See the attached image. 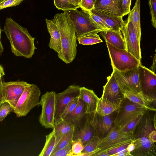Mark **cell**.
I'll return each mask as SVG.
<instances>
[{
	"instance_id": "1",
	"label": "cell",
	"mask_w": 156,
	"mask_h": 156,
	"mask_svg": "<svg viewBox=\"0 0 156 156\" xmlns=\"http://www.w3.org/2000/svg\"><path fill=\"white\" fill-rule=\"evenodd\" d=\"M3 31L5 33L11 46L12 52L17 56L30 58L36 49L35 38L27 29L21 26L11 17L6 19Z\"/></svg>"
},
{
	"instance_id": "2",
	"label": "cell",
	"mask_w": 156,
	"mask_h": 156,
	"mask_svg": "<svg viewBox=\"0 0 156 156\" xmlns=\"http://www.w3.org/2000/svg\"><path fill=\"white\" fill-rule=\"evenodd\" d=\"M61 37L62 53L58 58L66 64L73 61L77 53V38L73 23L66 11L54 16Z\"/></svg>"
},
{
	"instance_id": "3",
	"label": "cell",
	"mask_w": 156,
	"mask_h": 156,
	"mask_svg": "<svg viewBox=\"0 0 156 156\" xmlns=\"http://www.w3.org/2000/svg\"><path fill=\"white\" fill-rule=\"evenodd\" d=\"M146 112L133 134L132 142L134 144L135 148L130 153L132 156H156L155 143L152 142L149 138L150 133L156 129L152 118Z\"/></svg>"
},
{
	"instance_id": "4",
	"label": "cell",
	"mask_w": 156,
	"mask_h": 156,
	"mask_svg": "<svg viewBox=\"0 0 156 156\" xmlns=\"http://www.w3.org/2000/svg\"><path fill=\"white\" fill-rule=\"evenodd\" d=\"M66 11L73 23L77 40L82 36L103 31L95 23L87 11L76 9Z\"/></svg>"
},
{
	"instance_id": "5",
	"label": "cell",
	"mask_w": 156,
	"mask_h": 156,
	"mask_svg": "<svg viewBox=\"0 0 156 156\" xmlns=\"http://www.w3.org/2000/svg\"><path fill=\"white\" fill-rule=\"evenodd\" d=\"M41 94L37 86L30 84L24 90L14 108L13 112L16 117L26 115L32 109L39 105Z\"/></svg>"
},
{
	"instance_id": "6",
	"label": "cell",
	"mask_w": 156,
	"mask_h": 156,
	"mask_svg": "<svg viewBox=\"0 0 156 156\" xmlns=\"http://www.w3.org/2000/svg\"><path fill=\"white\" fill-rule=\"evenodd\" d=\"M106 44L112 68L124 71L141 64V62L126 50L118 49L108 42Z\"/></svg>"
},
{
	"instance_id": "7",
	"label": "cell",
	"mask_w": 156,
	"mask_h": 156,
	"mask_svg": "<svg viewBox=\"0 0 156 156\" xmlns=\"http://www.w3.org/2000/svg\"><path fill=\"white\" fill-rule=\"evenodd\" d=\"M56 94L54 91H47L42 96L39 102V105L42 108L39 122L46 128L53 129L55 127Z\"/></svg>"
},
{
	"instance_id": "8",
	"label": "cell",
	"mask_w": 156,
	"mask_h": 156,
	"mask_svg": "<svg viewBox=\"0 0 156 156\" xmlns=\"http://www.w3.org/2000/svg\"><path fill=\"white\" fill-rule=\"evenodd\" d=\"M123 100L120 107L114 119V125L118 130L124 127L128 122L141 113H145L147 109L127 99Z\"/></svg>"
},
{
	"instance_id": "9",
	"label": "cell",
	"mask_w": 156,
	"mask_h": 156,
	"mask_svg": "<svg viewBox=\"0 0 156 156\" xmlns=\"http://www.w3.org/2000/svg\"><path fill=\"white\" fill-rule=\"evenodd\" d=\"M113 71L122 93L126 90L137 93H142L140 85L138 66L124 71L113 68Z\"/></svg>"
},
{
	"instance_id": "10",
	"label": "cell",
	"mask_w": 156,
	"mask_h": 156,
	"mask_svg": "<svg viewBox=\"0 0 156 156\" xmlns=\"http://www.w3.org/2000/svg\"><path fill=\"white\" fill-rule=\"evenodd\" d=\"M120 30L124 40L126 50L141 62L140 41L131 22L128 18L124 21Z\"/></svg>"
},
{
	"instance_id": "11",
	"label": "cell",
	"mask_w": 156,
	"mask_h": 156,
	"mask_svg": "<svg viewBox=\"0 0 156 156\" xmlns=\"http://www.w3.org/2000/svg\"><path fill=\"white\" fill-rule=\"evenodd\" d=\"M90 122L93 128L95 136L100 140L105 137L113 128L114 119L112 114L101 116L96 112L88 114Z\"/></svg>"
},
{
	"instance_id": "12",
	"label": "cell",
	"mask_w": 156,
	"mask_h": 156,
	"mask_svg": "<svg viewBox=\"0 0 156 156\" xmlns=\"http://www.w3.org/2000/svg\"><path fill=\"white\" fill-rule=\"evenodd\" d=\"M133 134L121 133L114 125L106 136L100 140L98 146L100 151H104L126 143H131Z\"/></svg>"
},
{
	"instance_id": "13",
	"label": "cell",
	"mask_w": 156,
	"mask_h": 156,
	"mask_svg": "<svg viewBox=\"0 0 156 156\" xmlns=\"http://www.w3.org/2000/svg\"><path fill=\"white\" fill-rule=\"evenodd\" d=\"M29 84L23 81L3 82L2 89L4 99L13 109L24 90Z\"/></svg>"
},
{
	"instance_id": "14",
	"label": "cell",
	"mask_w": 156,
	"mask_h": 156,
	"mask_svg": "<svg viewBox=\"0 0 156 156\" xmlns=\"http://www.w3.org/2000/svg\"><path fill=\"white\" fill-rule=\"evenodd\" d=\"M140 89L142 93L156 98V75L141 64L138 66Z\"/></svg>"
},
{
	"instance_id": "15",
	"label": "cell",
	"mask_w": 156,
	"mask_h": 156,
	"mask_svg": "<svg viewBox=\"0 0 156 156\" xmlns=\"http://www.w3.org/2000/svg\"><path fill=\"white\" fill-rule=\"evenodd\" d=\"M80 88L79 86L72 85L63 92L56 94L55 125L62 120L61 116L64 109L71 101L79 96Z\"/></svg>"
},
{
	"instance_id": "16",
	"label": "cell",
	"mask_w": 156,
	"mask_h": 156,
	"mask_svg": "<svg viewBox=\"0 0 156 156\" xmlns=\"http://www.w3.org/2000/svg\"><path fill=\"white\" fill-rule=\"evenodd\" d=\"M102 99L113 103H121L123 96L113 71L107 77V82L103 86Z\"/></svg>"
},
{
	"instance_id": "17",
	"label": "cell",
	"mask_w": 156,
	"mask_h": 156,
	"mask_svg": "<svg viewBox=\"0 0 156 156\" xmlns=\"http://www.w3.org/2000/svg\"><path fill=\"white\" fill-rule=\"evenodd\" d=\"M94 9L109 15L123 17L121 0H97Z\"/></svg>"
},
{
	"instance_id": "18",
	"label": "cell",
	"mask_w": 156,
	"mask_h": 156,
	"mask_svg": "<svg viewBox=\"0 0 156 156\" xmlns=\"http://www.w3.org/2000/svg\"><path fill=\"white\" fill-rule=\"evenodd\" d=\"M47 28L51 37L48 44L49 48L58 53V56L62 53L60 34L55 18L49 20L45 19Z\"/></svg>"
},
{
	"instance_id": "19",
	"label": "cell",
	"mask_w": 156,
	"mask_h": 156,
	"mask_svg": "<svg viewBox=\"0 0 156 156\" xmlns=\"http://www.w3.org/2000/svg\"><path fill=\"white\" fill-rule=\"evenodd\" d=\"M122 93L124 98L144 107L148 110L156 111L155 108L152 107L151 105L154 101H155L156 98L126 90H123Z\"/></svg>"
},
{
	"instance_id": "20",
	"label": "cell",
	"mask_w": 156,
	"mask_h": 156,
	"mask_svg": "<svg viewBox=\"0 0 156 156\" xmlns=\"http://www.w3.org/2000/svg\"><path fill=\"white\" fill-rule=\"evenodd\" d=\"M79 98L84 104L86 114L96 111L100 98L93 90L85 87H80Z\"/></svg>"
},
{
	"instance_id": "21",
	"label": "cell",
	"mask_w": 156,
	"mask_h": 156,
	"mask_svg": "<svg viewBox=\"0 0 156 156\" xmlns=\"http://www.w3.org/2000/svg\"><path fill=\"white\" fill-rule=\"evenodd\" d=\"M99 33L106 42L118 49L126 50L124 40L120 29H110Z\"/></svg>"
},
{
	"instance_id": "22",
	"label": "cell",
	"mask_w": 156,
	"mask_h": 156,
	"mask_svg": "<svg viewBox=\"0 0 156 156\" xmlns=\"http://www.w3.org/2000/svg\"><path fill=\"white\" fill-rule=\"evenodd\" d=\"M95 135L94 130L90 124L89 116L87 114L86 120L80 126L75 128L73 140L80 139L84 146Z\"/></svg>"
},
{
	"instance_id": "23",
	"label": "cell",
	"mask_w": 156,
	"mask_h": 156,
	"mask_svg": "<svg viewBox=\"0 0 156 156\" xmlns=\"http://www.w3.org/2000/svg\"><path fill=\"white\" fill-rule=\"evenodd\" d=\"M86 116L84 104L83 101L79 98L76 108L68 115L64 120L70 122L75 126V128H77L83 124Z\"/></svg>"
},
{
	"instance_id": "24",
	"label": "cell",
	"mask_w": 156,
	"mask_h": 156,
	"mask_svg": "<svg viewBox=\"0 0 156 156\" xmlns=\"http://www.w3.org/2000/svg\"><path fill=\"white\" fill-rule=\"evenodd\" d=\"M121 103H113L101 98L95 112L101 116L108 115L117 112L120 108Z\"/></svg>"
},
{
	"instance_id": "25",
	"label": "cell",
	"mask_w": 156,
	"mask_h": 156,
	"mask_svg": "<svg viewBox=\"0 0 156 156\" xmlns=\"http://www.w3.org/2000/svg\"><path fill=\"white\" fill-rule=\"evenodd\" d=\"M99 16L111 28V29H121L123 23L122 17L109 15L93 9L90 10Z\"/></svg>"
},
{
	"instance_id": "26",
	"label": "cell",
	"mask_w": 156,
	"mask_h": 156,
	"mask_svg": "<svg viewBox=\"0 0 156 156\" xmlns=\"http://www.w3.org/2000/svg\"><path fill=\"white\" fill-rule=\"evenodd\" d=\"M128 18L131 22L139 40L140 41L141 31L140 21V0H136L133 8L128 14Z\"/></svg>"
},
{
	"instance_id": "27",
	"label": "cell",
	"mask_w": 156,
	"mask_h": 156,
	"mask_svg": "<svg viewBox=\"0 0 156 156\" xmlns=\"http://www.w3.org/2000/svg\"><path fill=\"white\" fill-rule=\"evenodd\" d=\"M75 128V126L72 123L64 120H62L55 124L53 129L55 131L56 144L64 135Z\"/></svg>"
},
{
	"instance_id": "28",
	"label": "cell",
	"mask_w": 156,
	"mask_h": 156,
	"mask_svg": "<svg viewBox=\"0 0 156 156\" xmlns=\"http://www.w3.org/2000/svg\"><path fill=\"white\" fill-rule=\"evenodd\" d=\"M52 131L46 136V141L44 146L39 156H51L56 146V138L55 131Z\"/></svg>"
},
{
	"instance_id": "29",
	"label": "cell",
	"mask_w": 156,
	"mask_h": 156,
	"mask_svg": "<svg viewBox=\"0 0 156 156\" xmlns=\"http://www.w3.org/2000/svg\"><path fill=\"white\" fill-rule=\"evenodd\" d=\"M145 113H141L130 121L124 127L118 130L119 133L125 134H133Z\"/></svg>"
},
{
	"instance_id": "30",
	"label": "cell",
	"mask_w": 156,
	"mask_h": 156,
	"mask_svg": "<svg viewBox=\"0 0 156 156\" xmlns=\"http://www.w3.org/2000/svg\"><path fill=\"white\" fill-rule=\"evenodd\" d=\"M80 44L83 45H93L103 42L97 34H92L82 36L77 39Z\"/></svg>"
},
{
	"instance_id": "31",
	"label": "cell",
	"mask_w": 156,
	"mask_h": 156,
	"mask_svg": "<svg viewBox=\"0 0 156 156\" xmlns=\"http://www.w3.org/2000/svg\"><path fill=\"white\" fill-rule=\"evenodd\" d=\"M75 129V128L62 137L56 144L51 155L57 151L65 147L72 142L73 139Z\"/></svg>"
},
{
	"instance_id": "32",
	"label": "cell",
	"mask_w": 156,
	"mask_h": 156,
	"mask_svg": "<svg viewBox=\"0 0 156 156\" xmlns=\"http://www.w3.org/2000/svg\"><path fill=\"white\" fill-rule=\"evenodd\" d=\"M54 1L57 8L64 11L75 10L79 8L74 4L72 0H54Z\"/></svg>"
},
{
	"instance_id": "33",
	"label": "cell",
	"mask_w": 156,
	"mask_h": 156,
	"mask_svg": "<svg viewBox=\"0 0 156 156\" xmlns=\"http://www.w3.org/2000/svg\"><path fill=\"white\" fill-rule=\"evenodd\" d=\"M71 149L68 156H80L84 146L78 139L72 140Z\"/></svg>"
},
{
	"instance_id": "34",
	"label": "cell",
	"mask_w": 156,
	"mask_h": 156,
	"mask_svg": "<svg viewBox=\"0 0 156 156\" xmlns=\"http://www.w3.org/2000/svg\"><path fill=\"white\" fill-rule=\"evenodd\" d=\"M99 141V137L96 136H94L85 145L81 155L86 153L92 152L99 150L98 148V146Z\"/></svg>"
},
{
	"instance_id": "35",
	"label": "cell",
	"mask_w": 156,
	"mask_h": 156,
	"mask_svg": "<svg viewBox=\"0 0 156 156\" xmlns=\"http://www.w3.org/2000/svg\"><path fill=\"white\" fill-rule=\"evenodd\" d=\"M79 99V96L76 97L71 101L67 105L62 115L61 119L62 120H64L68 115L72 112L76 108L78 105Z\"/></svg>"
},
{
	"instance_id": "36",
	"label": "cell",
	"mask_w": 156,
	"mask_h": 156,
	"mask_svg": "<svg viewBox=\"0 0 156 156\" xmlns=\"http://www.w3.org/2000/svg\"><path fill=\"white\" fill-rule=\"evenodd\" d=\"M87 12L95 23L103 31L111 29V28L99 16L91 11Z\"/></svg>"
},
{
	"instance_id": "37",
	"label": "cell",
	"mask_w": 156,
	"mask_h": 156,
	"mask_svg": "<svg viewBox=\"0 0 156 156\" xmlns=\"http://www.w3.org/2000/svg\"><path fill=\"white\" fill-rule=\"evenodd\" d=\"M13 112V108L7 102L5 101L0 105V121H3L10 112Z\"/></svg>"
},
{
	"instance_id": "38",
	"label": "cell",
	"mask_w": 156,
	"mask_h": 156,
	"mask_svg": "<svg viewBox=\"0 0 156 156\" xmlns=\"http://www.w3.org/2000/svg\"><path fill=\"white\" fill-rule=\"evenodd\" d=\"M152 25L156 28V0H148Z\"/></svg>"
},
{
	"instance_id": "39",
	"label": "cell",
	"mask_w": 156,
	"mask_h": 156,
	"mask_svg": "<svg viewBox=\"0 0 156 156\" xmlns=\"http://www.w3.org/2000/svg\"><path fill=\"white\" fill-rule=\"evenodd\" d=\"M24 0H0V10L19 5Z\"/></svg>"
},
{
	"instance_id": "40",
	"label": "cell",
	"mask_w": 156,
	"mask_h": 156,
	"mask_svg": "<svg viewBox=\"0 0 156 156\" xmlns=\"http://www.w3.org/2000/svg\"><path fill=\"white\" fill-rule=\"evenodd\" d=\"M130 143H126L117 146L105 151L109 155V156H114L115 154L126 149L127 146Z\"/></svg>"
},
{
	"instance_id": "41",
	"label": "cell",
	"mask_w": 156,
	"mask_h": 156,
	"mask_svg": "<svg viewBox=\"0 0 156 156\" xmlns=\"http://www.w3.org/2000/svg\"><path fill=\"white\" fill-rule=\"evenodd\" d=\"M94 5L93 0H81L79 6L82 10L89 11L94 9Z\"/></svg>"
},
{
	"instance_id": "42",
	"label": "cell",
	"mask_w": 156,
	"mask_h": 156,
	"mask_svg": "<svg viewBox=\"0 0 156 156\" xmlns=\"http://www.w3.org/2000/svg\"><path fill=\"white\" fill-rule=\"evenodd\" d=\"M72 144L71 142L65 147L55 152L51 156H68L71 149Z\"/></svg>"
},
{
	"instance_id": "43",
	"label": "cell",
	"mask_w": 156,
	"mask_h": 156,
	"mask_svg": "<svg viewBox=\"0 0 156 156\" xmlns=\"http://www.w3.org/2000/svg\"><path fill=\"white\" fill-rule=\"evenodd\" d=\"M131 1L132 0H121L123 17L130 12Z\"/></svg>"
},
{
	"instance_id": "44",
	"label": "cell",
	"mask_w": 156,
	"mask_h": 156,
	"mask_svg": "<svg viewBox=\"0 0 156 156\" xmlns=\"http://www.w3.org/2000/svg\"><path fill=\"white\" fill-rule=\"evenodd\" d=\"M114 156H132L131 153L127 151L126 149L115 154Z\"/></svg>"
},
{
	"instance_id": "45",
	"label": "cell",
	"mask_w": 156,
	"mask_h": 156,
	"mask_svg": "<svg viewBox=\"0 0 156 156\" xmlns=\"http://www.w3.org/2000/svg\"><path fill=\"white\" fill-rule=\"evenodd\" d=\"M2 80H0V105L5 101L2 93Z\"/></svg>"
},
{
	"instance_id": "46",
	"label": "cell",
	"mask_w": 156,
	"mask_h": 156,
	"mask_svg": "<svg viewBox=\"0 0 156 156\" xmlns=\"http://www.w3.org/2000/svg\"><path fill=\"white\" fill-rule=\"evenodd\" d=\"M156 54H155L153 58V63L151 68L149 69L150 70L155 73L156 67Z\"/></svg>"
},
{
	"instance_id": "47",
	"label": "cell",
	"mask_w": 156,
	"mask_h": 156,
	"mask_svg": "<svg viewBox=\"0 0 156 156\" xmlns=\"http://www.w3.org/2000/svg\"><path fill=\"white\" fill-rule=\"evenodd\" d=\"M135 148L134 144L132 142L130 143L127 146L126 150L129 153L133 151Z\"/></svg>"
},
{
	"instance_id": "48",
	"label": "cell",
	"mask_w": 156,
	"mask_h": 156,
	"mask_svg": "<svg viewBox=\"0 0 156 156\" xmlns=\"http://www.w3.org/2000/svg\"><path fill=\"white\" fill-rule=\"evenodd\" d=\"M5 75L4 70L3 67L0 64V80H2V77Z\"/></svg>"
},
{
	"instance_id": "49",
	"label": "cell",
	"mask_w": 156,
	"mask_h": 156,
	"mask_svg": "<svg viewBox=\"0 0 156 156\" xmlns=\"http://www.w3.org/2000/svg\"><path fill=\"white\" fill-rule=\"evenodd\" d=\"M1 30L0 27V52L2 53L4 51V48L1 42Z\"/></svg>"
},
{
	"instance_id": "50",
	"label": "cell",
	"mask_w": 156,
	"mask_h": 156,
	"mask_svg": "<svg viewBox=\"0 0 156 156\" xmlns=\"http://www.w3.org/2000/svg\"><path fill=\"white\" fill-rule=\"evenodd\" d=\"M81 0H72L74 4L79 8V4L80 3Z\"/></svg>"
},
{
	"instance_id": "51",
	"label": "cell",
	"mask_w": 156,
	"mask_h": 156,
	"mask_svg": "<svg viewBox=\"0 0 156 156\" xmlns=\"http://www.w3.org/2000/svg\"><path fill=\"white\" fill-rule=\"evenodd\" d=\"M152 121H153V125H154V128L155 129H156V114L155 113L154 114V118H152Z\"/></svg>"
},
{
	"instance_id": "52",
	"label": "cell",
	"mask_w": 156,
	"mask_h": 156,
	"mask_svg": "<svg viewBox=\"0 0 156 156\" xmlns=\"http://www.w3.org/2000/svg\"><path fill=\"white\" fill-rule=\"evenodd\" d=\"M94 3H95L97 0H93Z\"/></svg>"
},
{
	"instance_id": "53",
	"label": "cell",
	"mask_w": 156,
	"mask_h": 156,
	"mask_svg": "<svg viewBox=\"0 0 156 156\" xmlns=\"http://www.w3.org/2000/svg\"><path fill=\"white\" fill-rule=\"evenodd\" d=\"M2 54V53H1L0 52V56H1V54Z\"/></svg>"
}]
</instances>
